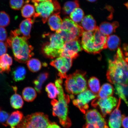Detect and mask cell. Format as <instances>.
Returning <instances> with one entry per match:
<instances>
[{
  "instance_id": "obj_16",
  "label": "cell",
  "mask_w": 128,
  "mask_h": 128,
  "mask_svg": "<svg viewBox=\"0 0 128 128\" xmlns=\"http://www.w3.org/2000/svg\"><path fill=\"white\" fill-rule=\"evenodd\" d=\"M34 22V18H29L22 21L20 24L18 29L21 35L28 40L30 38V32Z\"/></svg>"
},
{
  "instance_id": "obj_20",
  "label": "cell",
  "mask_w": 128,
  "mask_h": 128,
  "mask_svg": "<svg viewBox=\"0 0 128 128\" xmlns=\"http://www.w3.org/2000/svg\"><path fill=\"white\" fill-rule=\"evenodd\" d=\"M59 14H53L48 19V25L52 31H57L60 29L62 20Z\"/></svg>"
},
{
  "instance_id": "obj_34",
  "label": "cell",
  "mask_w": 128,
  "mask_h": 128,
  "mask_svg": "<svg viewBox=\"0 0 128 128\" xmlns=\"http://www.w3.org/2000/svg\"><path fill=\"white\" fill-rule=\"evenodd\" d=\"M70 14V18L77 23L81 21L84 15V11L79 8H76Z\"/></svg>"
},
{
  "instance_id": "obj_19",
  "label": "cell",
  "mask_w": 128,
  "mask_h": 128,
  "mask_svg": "<svg viewBox=\"0 0 128 128\" xmlns=\"http://www.w3.org/2000/svg\"><path fill=\"white\" fill-rule=\"evenodd\" d=\"M23 118V114L22 112L18 111L12 112L6 121V126H10V128H16Z\"/></svg>"
},
{
  "instance_id": "obj_11",
  "label": "cell",
  "mask_w": 128,
  "mask_h": 128,
  "mask_svg": "<svg viewBox=\"0 0 128 128\" xmlns=\"http://www.w3.org/2000/svg\"><path fill=\"white\" fill-rule=\"evenodd\" d=\"M72 58L68 57H60L53 60L50 65L56 69L58 72V76L63 79L66 78V73L72 65Z\"/></svg>"
},
{
  "instance_id": "obj_5",
  "label": "cell",
  "mask_w": 128,
  "mask_h": 128,
  "mask_svg": "<svg viewBox=\"0 0 128 128\" xmlns=\"http://www.w3.org/2000/svg\"><path fill=\"white\" fill-rule=\"evenodd\" d=\"M33 3L36 12L34 16V18L39 17L41 18L44 24L46 23L52 14H60V6L56 0H49Z\"/></svg>"
},
{
  "instance_id": "obj_8",
  "label": "cell",
  "mask_w": 128,
  "mask_h": 128,
  "mask_svg": "<svg viewBox=\"0 0 128 128\" xmlns=\"http://www.w3.org/2000/svg\"><path fill=\"white\" fill-rule=\"evenodd\" d=\"M85 114L86 122L83 128H108L105 119L97 110H89Z\"/></svg>"
},
{
  "instance_id": "obj_41",
  "label": "cell",
  "mask_w": 128,
  "mask_h": 128,
  "mask_svg": "<svg viewBox=\"0 0 128 128\" xmlns=\"http://www.w3.org/2000/svg\"><path fill=\"white\" fill-rule=\"evenodd\" d=\"M121 124L124 128H128V117L124 115L122 116Z\"/></svg>"
},
{
  "instance_id": "obj_24",
  "label": "cell",
  "mask_w": 128,
  "mask_h": 128,
  "mask_svg": "<svg viewBox=\"0 0 128 128\" xmlns=\"http://www.w3.org/2000/svg\"><path fill=\"white\" fill-rule=\"evenodd\" d=\"M120 43L121 40L120 38L116 35L107 36V47L110 50H115L117 49Z\"/></svg>"
},
{
  "instance_id": "obj_23",
  "label": "cell",
  "mask_w": 128,
  "mask_h": 128,
  "mask_svg": "<svg viewBox=\"0 0 128 128\" xmlns=\"http://www.w3.org/2000/svg\"><path fill=\"white\" fill-rule=\"evenodd\" d=\"M49 76V73L47 72H44L40 74L36 79L33 81L35 89L39 93H40L41 92L42 85L47 80Z\"/></svg>"
},
{
  "instance_id": "obj_26",
  "label": "cell",
  "mask_w": 128,
  "mask_h": 128,
  "mask_svg": "<svg viewBox=\"0 0 128 128\" xmlns=\"http://www.w3.org/2000/svg\"><path fill=\"white\" fill-rule=\"evenodd\" d=\"M22 95L24 100L26 101L31 102L36 98L37 94L36 91L34 88L27 87L24 89L22 91Z\"/></svg>"
},
{
  "instance_id": "obj_44",
  "label": "cell",
  "mask_w": 128,
  "mask_h": 128,
  "mask_svg": "<svg viewBox=\"0 0 128 128\" xmlns=\"http://www.w3.org/2000/svg\"><path fill=\"white\" fill-rule=\"evenodd\" d=\"M88 1L90 2H95L97 0H87Z\"/></svg>"
},
{
  "instance_id": "obj_33",
  "label": "cell",
  "mask_w": 128,
  "mask_h": 128,
  "mask_svg": "<svg viewBox=\"0 0 128 128\" xmlns=\"http://www.w3.org/2000/svg\"><path fill=\"white\" fill-rule=\"evenodd\" d=\"M46 90L47 93L48 97L52 100L56 98L59 92L55 84L51 82L46 86Z\"/></svg>"
},
{
  "instance_id": "obj_25",
  "label": "cell",
  "mask_w": 128,
  "mask_h": 128,
  "mask_svg": "<svg viewBox=\"0 0 128 128\" xmlns=\"http://www.w3.org/2000/svg\"><path fill=\"white\" fill-rule=\"evenodd\" d=\"M114 89L112 86L110 84L106 83L102 85L98 94V97L103 98L113 95Z\"/></svg>"
},
{
  "instance_id": "obj_31",
  "label": "cell",
  "mask_w": 128,
  "mask_h": 128,
  "mask_svg": "<svg viewBox=\"0 0 128 128\" xmlns=\"http://www.w3.org/2000/svg\"><path fill=\"white\" fill-rule=\"evenodd\" d=\"M27 65L29 70L33 72L39 71L42 67L40 61L38 59L34 58L29 60L27 62Z\"/></svg>"
},
{
  "instance_id": "obj_39",
  "label": "cell",
  "mask_w": 128,
  "mask_h": 128,
  "mask_svg": "<svg viewBox=\"0 0 128 128\" xmlns=\"http://www.w3.org/2000/svg\"><path fill=\"white\" fill-rule=\"evenodd\" d=\"M7 39V32L4 28L0 27V41L4 42Z\"/></svg>"
},
{
  "instance_id": "obj_12",
  "label": "cell",
  "mask_w": 128,
  "mask_h": 128,
  "mask_svg": "<svg viewBox=\"0 0 128 128\" xmlns=\"http://www.w3.org/2000/svg\"><path fill=\"white\" fill-rule=\"evenodd\" d=\"M82 50L78 40L66 42L62 49L60 56L74 59L78 56V52Z\"/></svg>"
},
{
  "instance_id": "obj_1",
  "label": "cell",
  "mask_w": 128,
  "mask_h": 128,
  "mask_svg": "<svg viewBox=\"0 0 128 128\" xmlns=\"http://www.w3.org/2000/svg\"><path fill=\"white\" fill-rule=\"evenodd\" d=\"M106 76L111 84L128 85V59L119 47L113 60H108Z\"/></svg>"
},
{
  "instance_id": "obj_10",
  "label": "cell",
  "mask_w": 128,
  "mask_h": 128,
  "mask_svg": "<svg viewBox=\"0 0 128 128\" xmlns=\"http://www.w3.org/2000/svg\"><path fill=\"white\" fill-rule=\"evenodd\" d=\"M97 97V95L87 89L78 94L76 98L73 100V103L80 111L85 114L89 108L88 104L89 102Z\"/></svg>"
},
{
  "instance_id": "obj_37",
  "label": "cell",
  "mask_w": 128,
  "mask_h": 128,
  "mask_svg": "<svg viewBox=\"0 0 128 128\" xmlns=\"http://www.w3.org/2000/svg\"><path fill=\"white\" fill-rule=\"evenodd\" d=\"M24 4V0H10L9 2L11 8L15 10H20L23 7Z\"/></svg>"
},
{
  "instance_id": "obj_27",
  "label": "cell",
  "mask_w": 128,
  "mask_h": 128,
  "mask_svg": "<svg viewBox=\"0 0 128 128\" xmlns=\"http://www.w3.org/2000/svg\"><path fill=\"white\" fill-rule=\"evenodd\" d=\"M26 70L24 67H17L12 72L13 79L16 82L23 80L26 78Z\"/></svg>"
},
{
  "instance_id": "obj_6",
  "label": "cell",
  "mask_w": 128,
  "mask_h": 128,
  "mask_svg": "<svg viewBox=\"0 0 128 128\" xmlns=\"http://www.w3.org/2000/svg\"><path fill=\"white\" fill-rule=\"evenodd\" d=\"M93 36L84 43L83 48L85 51L90 53L97 54L107 48V36L102 34L97 27L93 31Z\"/></svg>"
},
{
  "instance_id": "obj_17",
  "label": "cell",
  "mask_w": 128,
  "mask_h": 128,
  "mask_svg": "<svg viewBox=\"0 0 128 128\" xmlns=\"http://www.w3.org/2000/svg\"><path fill=\"white\" fill-rule=\"evenodd\" d=\"M119 26V24L117 22H114L112 23L104 22L100 24L98 28L101 32L105 36H108L114 32Z\"/></svg>"
},
{
  "instance_id": "obj_14",
  "label": "cell",
  "mask_w": 128,
  "mask_h": 128,
  "mask_svg": "<svg viewBox=\"0 0 128 128\" xmlns=\"http://www.w3.org/2000/svg\"><path fill=\"white\" fill-rule=\"evenodd\" d=\"M60 30L69 32L78 38L84 31L82 27L68 17L65 18L62 20Z\"/></svg>"
},
{
  "instance_id": "obj_3",
  "label": "cell",
  "mask_w": 128,
  "mask_h": 128,
  "mask_svg": "<svg viewBox=\"0 0 128 128\" xmlns=\"http://www.w3.org/2000/svg\"><path fill=\"white\" fill-rule=\"evenodd\" d=\"M63 80L60 78L56 80L55 84L59 91L58 100L53 99L51 102L52 107V114L58 118L60 124L65 128L71 126V120L68 116V106L70 97L66 95L62 86Z\"/></svg>"
},
{
  "instance_id": "obj_13",
  "label": "cell",
  "mask_w": 128,
  "mask_h": 128,
  "mask_svg": "<svg viewBox=\"0 0 128 128\" xmlns=\"http://www.w3.org/2000/svg\"><path fill=\"white\" fill-rule=\"evenodd\" d=\"M48 36L49 42L44 43L43 47L46 50L52 53H60L65 43L63 39L56 33Z\"/></svg>"
},
{
  "instance_id": "obj_7",
  "label": "cell",
  "mask_w": 128,
  "mask_h": 128,
  "mask_svg": "<svg viewBox=\"0 0 128 128\" xmlns=\"http://www.w3.org/2000/svg\"><path fill=\"white\" fill-rule=\"evenodd\" d=\"M48 116L42 112H36L23 117L18 128H47L51 124Z\"/></svg>"
},
{
  "instance_id": "obj_32",
  "label": "cell",
  "mask_w": 128,
  "mask_h": 128,
  "mask_svg": "<svg viewBox=\"0 0 128 128\" xmlns=\"http://www.w3.org/2000/svg\"><path fill=\"white\" fill-rule=\"evenodd\" d=\"M88 85L91 92L97 95L100 88L98 79L95 77L91 78L88 81Z\"/></svg>"
},
{
  "instance_id": "obj_9",
  "label": "cell",
  "mask_w": 128,
  "mask_h": 128,
  "mask_svg": "<svg viewBox=\"0 0 128 128\" xmlns=\"http://www.w3.org/2000/svg\"><path fill=\"white\" fill-rule=\"evenodd\" d=\"M118 103V100L116 98L112 96L105 98L97 97L92 102L93 106H99L101 111L102 116L104 117L107 114H110L116 107Z\"/></svg>"
},
{
  "instance_id": "obj_28",
  "label": "cell",
  "mask_w": 128,
  "mask_h": 128,
  "mask_svg": "<svg viewBox=\"0 0 128 128\" xmlns=\"http://www.w3.org/2000/svg\"><path fill=\"white\" fill-rule=\"evenodd\" d=\"M79 7V4L78 0L67 2L64 5L62 12L64 14L69 15L75 9Z\"/></svg>"
},
{
  "instance_id": "obj_2",
  "label": "cell",
  "mask_w": 128,
  "mask_h": 128,
  "mask_svg": "<svg viewBox=\"0 0 128 128\" xmlns=\"http://www.w3.org/2000/svg\"><path fill=\"white\" fill-rule=\"evenodd\" d=\"M20 35L18 29L11 31L6 43L8 47L12 48L15 60L19 63H25L34 55L33 47L28 39Z\"/></svg>"
},
{
  "instance_id": "obj_18",
  "label": "cell",
  "mask_w": 128,
  "mask_h": 128,
  "mask_svg": "<svg viewBox=\"0 0 128 128\" xmlns=\"http://www.w3.org/2000/svg\"><path fill=\"white\" fill-rule=\"evenodd\" d=\"M12 64V57L8 54L0 56V74L4 72L9 73Z\"/></svg>"
},
{
  "instance_id": "obj_38",
  "label": "cell",
  "mask_w": 128,
  "mask_h": 128,
  "mask_svg": "<svg viewBox=\"0 0 128 128\" xmlns=\"http://www.w3.org/2000/svg\"><path fill=\"white\" fill-rule=\"evenodd\" d=\"M9 116V114L4 111L2 108L0 107V123L3 126H6V121Z\"/></svg>"
},
{
  "instance_id": "obj_36",
  "label": "cell",
  "mask_w": 128,
  "mask_h": 128,
  "mask_svg": "<svg viewBox=\"0 0 128 128\" xmlns=\"http://www.w3.org/2000/svg\"><path fill=\"white\" fill-rule=\"evenodd\" d=\"M10 22V18L4 11L0 12V27L4 28L8 26Z\"/></svg>"
},
{
  "instance_id": "obj_15",
  "label": "cell",
  "mask_w": 128,
  "mask_h": 128,
  "mask_svg": "<svg viewBox=\"0 0 128 128\" xmlns=\"http://www.w3.org/2000/svg\"><path fill=\"white\" fill-rule=\"evenodd\" d=\"M121 101V99L120 98L116 108L110 115L108 121L110 128H120L121 127L122 116L119 110Z\"/></svg>"
},
{
  "instance_id": "obj_35",
  "label": "cell",
  "mask_w": 128,
  "mask_h": 128,
  "mask_svg": "<svg viewBox=\"0 0 128 128\" xmlns=\"http://www.w3.org/2000/svg\"><path fill=\"white\" fill-rule=\"evenodd\" d=\"M56 33L60 35L64 42L71 41L72 40L79 39V38L67 31H64L60 29L58 31H56Z\"/></svg>"
},
{
  "instance_id": "obj_4",
  "label": "cell",
  "mask_w": 128,
  "mask_h": 128,
  "mask_svg": "<svg viewBox=\"0 0 128 128\" xmlns=\"http://www.w3.org/2000/svg\"><path fill=\"white\" fill-rule=\"evenodd\" d=\"M85 72L77 70L67 76L65 81L66 90L71 95H77L87 89Z\"/></svg>"
},
{
  "instance_id": "obj_22",
  "label": "cell",
  "mask_w": 128,
  "mask_h": 128,
  "mask_svg": "<svg viewBox=\"0 0 128 128\" xmlns=\"http://www.w3.org/2000/svg\"><path fill=\"white\" fill-rule=\"evenodd\" d=\"M115 93L121 100H122L128 106V85L115 84Z\"/></svg>"
},
{
  "instance_id": "obj_43",
  "label": "cell",
  "mask_w": 128,
  "mask_h": 128,
  "mask_svg": "<svg viewBox=\"0 0 128 128\" xmlns=\"http://www.w3.org/2000/svg\"><path fill=\"white\" fill-rule=\"evenodd\" d=\"M49 0H32V2H42Z\"/></svg>"
},
{
  "instance_id": "obj_21",
  "label": "cell",
  "mask_w": 128,
  "mask_h": 128,
  "mask_svg": "<svg viewBox=\"0 0 128 128\" xmlns=\"http://www.w3.org/2000/svg\"><path fill=\"white\" fill-rule=\"evenodd\" d=\"M81 22L82 28L86 31L93 32L97 28L96 21L92 15L86 16Z\"/></svg>"
},
{
  "instance_id": "obj_30",
  "label": "cell",
  "mask_w": 128,
  "mask_h": 128,
  "mask_svg": "<svg viewBox=\"0 0 128 128\" xmlns=\"http://www.w3.org/2000/svg\"><path fill=\"white\" fill-rule=\"evenodd\" d=\"M21 13L22 16L26 18H30L34 16L36 14L34 6L29 4H25L22 8Z\"/></svg>"
},
{
  "instance_id": "obj_40",
  "label": "cell",
  "mask_w": 128,
  "mask_h": 128,
  "mask_svg": "<svg viewBox=\"0 0 128 128\" xmlns=\"http://www.w3.org/2000/svg\"><path fill=\"white\" fill-rule=\"evenodd\" d=\"M8 48L6 43L0 41V56L6 53L7 52Z\"/></svg>"
},
{
  "instance_id": "obj_29",
  "label": "cell",
  "mask_w": 128,
  "mask_h": 128,
  "mask_svg": "<svg viewBox=\"0 0 128 128\" xmlns=\"http://www.w3.org/2000/svg\"><path fill=\"white\" fill-rule=\"evenodd\" d=\"M10 103L13 108L18 109L22 108L24 102L21 96L16 93L10 97Z\"/></svg>"
},
{
  "instance_id": "obj_42",
  "label": "cell",
  "mask_w": 128,
  "mask_h": 128,
  "mask_svg": "<svg viewBox=\"0 0 128 128\" xmlns=\"http://www.w3.org/2000/svg\"><path fill=\"white\" fill-rule=\"evenodd\" d=\"M47 128H61L58 124L55 122H51Z\"/></svg>"
}]
</instances>
